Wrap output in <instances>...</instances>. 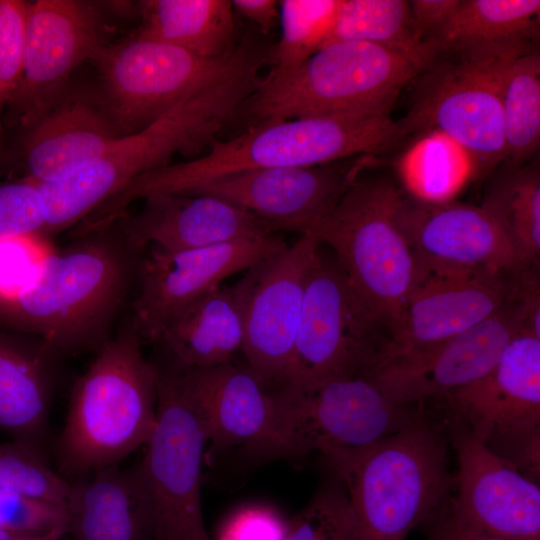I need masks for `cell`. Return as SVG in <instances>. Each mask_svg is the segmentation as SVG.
Wrapping results in <instances>:
<instances>
[{
	"instance_id": "1f68e13d",
	"label": "cell",
	"mask_w": 540,
	"mask_h": 540,
	"mask_svg": "<svg viewBox=\"0 0 540 540\" xmlns=\"http://www.w3.org/2000/svg\"><path fill=\"white\" fill-rule=\"evenodd\" d=\"M337 41L399 47L427 44L415 30L407 0H340L325 45Z\"/></svg>"
},
{
	"instance_id": "ffe728a7",
	"label": "cell",
	"mask_w": 540,
	"mask_h": 540,
	"mask_svg": "<svg viewBox=\"0 0 540 540\" xmlns=\"http://www.w3.org/2000/svg\"><path fill=\"white\" fill-rule=\"evenodd\" d=\"M320 242L310 232L257 264L242 352L268 387L282 378L294 346L307 275Z\"/></svg>"
},
{
	"instance_id": "44dd1931",
	"label": "cell",
	"mask_w": 540,
	"mask_h": 540,
	"mask_svg": "<svg viewBox=\"0 0 540 540\" xmlns=\"http://www.w3.org/2000/svg\"><path fill=\"white\" fill-rule=\"evenodd\" d=\"M458 460L453 505L470 522L503 540H540V488L451 418Z\"/></svg>"
},
{
	"instance_id": "7bdbcfd3",
	"label": "cell",
	"mask_w": 540,
	"mask_h": 540,
	"mask_svg": "<svg viewBox=\"0 0 540 540\" xmlns=\"http://www.w3.org/2000/svg\"><path fill=\"white\" fill-rule=\"evenodd\" d=\"M461 0L409 1L415 30L419 38L429 43L448 23Z\"/></svg>"
},
{
	"instance_id": "d4e9b609",
	"label": "cell",
	"mask_w": 540,
	"mask_h": 540,
	"mask_svg": "<svg viewBox=\"0 0 540 540\" xmlns=\"http://www.w3.org/2000/svg\"><path fill=\"white\" fill-rule=\"evenodd\" d=\"M119 136L98 100L66 95L26 130L24 178L36 184L62 179L100 156Z\"/></svg>"
},
{
	"instance_id": "8992f818",
	"label": "cell",
	"mask_w": 540,
	"mask_h": 540,
	"mask_svg": "<svg viewBox=\"0 0 540 540\" xmlns=\"http://www.w3.org/2000/svg\"><path fill=\"white\" fill-rule=\"evenodd\" d=\"M435 56L429 44L332 42L291 73L263 77L242 108L256 123L314 116H390L402 89Z\"/></svg>"
},
{
	"instance_id": "e575fe53",
	"label": "cell",
	"mask_w": 540,
	"mask_h": 540,
	"mask_svg": "<svg viewBox=\"0 0 540 540\" xmlns=\"http://www.w3.org/2000/svg\"><path fill=\"white\" fill-rule=\"evenodd\" d=\"M284 540H358L355 517L338 479L318 490L288 524Z\"/></svg>"
},
{
	"instance_id": "4316f807",
	"label": "cell",
	"mask_w": 540,
	"mask_h": 540,
	"mask_svg": "<svg viewBox=\"0 0 540 540\" xmlns=\"http://www.w3.org/2000/svg\"><path fill=\"white\" fill-rule=\"evenodd\" d=\"M539 19V0H461L429 45L474 60L515 57L538 48Z\"/></svg>"
},
{
	"instance_id": "9c48e42d",
	"label": "cell",
	"mask_w": 540,
	"mask_h": 540,
	"mask_svg": "<svg viewBox=\"0 0 540 540\" xmlns=\"http://www.w3.org/2000/svg\"><path fill=\"white\" fill-rule=\"evenodd\" d=\"M325 247L320 243L308 272L294 346L276 385L307 386L365 375L388 337V326Z\"/></svg>"
},
{
	"instance_id": "f546056e",
	"label": "cell",
	"mask_w": 540,
	"mask_h": 540,
	"mask_svg": "<svg viewBox=\"0 0 540 540\" xmlns=\"http://www.w3.org/2000/svg\"><path fill=\"white\" fill-rule=\"evenodd\" d=\"M492 173L481 207L494 219L519 254L539 264L540 172L538 163L504 160Z\"/></svg>"
},
{
	"instance_id": "52a82bcc",
	"label": "cell",
	"mask_w": 540,
	"mask_h": 540,
	"mask_svg": "<svg viewBox=\"0 0 540 540\" xmlns=\"http://www.w3.org/2000/svg\"><path fill=\"white\" fill-rule=\"evenodd\" d=\"M270 397L266 427L246 446L254 459H295L312 452L325 456L360 449L422 414L420 404L394 401L366 375L307 386L279 384L270 390Z\"/></svg>"
},
{
	"instance_id": "d6a6232c",
	"label": "cell",
	"mask_w": 540,
	"mask_h": 540,
	"mask_svg": "<svg viewBox=\"0 0 540 540\" xmlns=\"http://www.w3.org/2000/svg\"><path fill=\"white\" fill-rule=\"evenodd\" d=\"M278 2L281 36L271 53L268 79L291 73L326 44L340 0Z\"/></svg>"
},
{
	"instance_id": "5bb4252c",
	"label": "cell",
	"mask_w": 540,
	"mask_h": 540,
	"mask_svg": "<svg viewBox=\"0 0 540 540\" xmlns=\"http://www.w3.org/2000/svg\"><path fill=\"white\" fill-rule=\"evenodd\" d=\"M417 264L400 315L365 375L426 353L483 321L508 299L512 272Z\"/></svg>"
},
{
	"instance_id": "f35d334b",
	"label": "cell",
	"mask_w": 540,
	"mask_h": 540,
	"mask_svg": "<svg viewBox=\"0 0 540 540\" xmlns=\"http://www.w3.org/2000/svg\"><path fill=\"white\" fill-rule=\"evenodd\" d=\"M39 237L0 240V298L17 292L34 275L46 252Z\"/></svg>"
},
{
	"instance_id": "7a4b0ae2",
	"label": "cell",
	"mask_w": 540,
	"mask_h": 540,
	"mask_svg": "<svg viewBox=\"0 0 540 540\" xmlns=\"http://www.w3.org/2000/svg\"><path fill=\"white\" fill-rule=\"evenodd\" d=\"M196 159L145 172L107 199L111 220L133 202L158 194H190L222 177L255 169L317 166L390 151L407 133L391 116H314L267 120Z\"/></svg>"
},
{
	"instance_id": "836d02e7",
	"label": "cell",
	"mask_w": 540,
	"mask_h": 540,
	"mask_svg": "<svg viewBox=\"0 0 540 540\" xmlns=\"http://www.w3.org/2000/svg\"><path fill=\"white\" fill-rule=\"evenodd\" d=\"M0 489L65 505L70 482L52 470L42 447L15 440L0 445Z\"/></svg>"
},
{
	"instance_id": "484cf974",
	"label": "cell",
	"mask_w": 540,
	"mask_h": 540,
	"mask_svg": "<svg viewBox=\"0 0 540 540\" xmlns=\"http://www.w3.org/2000/svg\"><path fill=\"white\" fill-rule=\"evenodd\" d=\"M257 264L230 287H218L195 301L162 332L160 343L179 369L213 367L232 362L242 351L247 304Z\"/></svg>"
},
{
	"instance_id": "4fadbf2b",
	"label": "cell",
	"mask_w": 540,
	"mask_h": 540,
	"mask_svg": "<svg viewBox=\"0 0 540 540\" xmlns=\"http://www.w3.org/2000/svg\"><path fill=\"white\" fill-rule=\"evenodd\" d=\"M155 366L157 420L141 460L154 540H211L201 507V468L207 437L175 368Z\"/></svg>"
},
{
	"instance_id": "f1b7e54d",
	"label": "cell",
	"mask_w": 540,
	"mask_h": 540,
	"mask_svg": "<svg viewBox=\"0 0 540 540\" xmlns=\"http://www.w3.org/2000/svg\"><path fill=\"white\" fill-rule=\"evenodd\" d=\"M138 35L165 42L205 59H224L235 46L229 0H146L139 3Z\"/></svg>"
},
{
	"instance_id": "ab89813d",
	"label": "cell",
	"mask_w": 540,
	"mask_h": 540,
	"mask_svg": "<svg viewBox=\"0 0 540 540\" xmlns=\"http://www.w3.org/2000/svg\"><path fill=\"white\" fill-rule=\"evenodd\" d=\"M288 524L265 507L245 508L227 520L219 540H284Z\"/></svg>"
},
{
	"instance_id": "d6986e66",
	"label": "cell",
	"mask_w": 540,
	"mask_h": 540,
	"mask_svg": "<svg viewBox=\"0 0 540 540\" xmlns=\"http://www.w3.org/2000/svg\"><path fill=\"white\" fill-rule=\"evenodd\" d=\"M522 332L528 333L523 314L509 295L498 311L471 328L418 357L366 376L401 404L441 399L484 376Z\"/></svg>"
},
{
	"instance_id": "7dc6e473",
	"label": "cell",
	"mask_w": 540,
	"mask_h": 540,
	"mask_svg": "<svg viewBox=\"0 0 540 540\" xmlns=\"http://www.w3.org/2000/svg\"><path fill=\"white\" fill-rule=\"evenodd\" d=\"M58 540H61V539H58Z\"/></svg>"
},
{
	"instance_id": "83f0119b",
	"label": "cell",
	"mask_w": 540,
	"mask_h": 540,
	"mask_svg": "<svg viewBox=\"0 0 540 540\" xmlns=\"http://www.w3.org/2000/svg\"><path fill=\"white\" fill-rule=\"evenodd\" d=\"M58 354L41 340L0 333V428L16 441L42 447Z\"/></svg>"
},
{
	"instance_id": "f6af8a7d",
	"label": "cell",
	"mask_w": 540,
	"mask_h": 540,
	"mask_svg": "<svg viewBox=\"0 0 540 540\" xmlns=\"http://www.w3.org/2000/svg\"><path fill=\"white\" fill-rule=\"evenodd\" d=\"M65 534L56 532L45 536H29L8 532L0 528V540H58Z\"/></svg>"
},
{
	"instance_id": "9a60e30c",
	"label": "cell",
	"mask_w": 540,
	"mask_h": 540,
	"mask_svg": "<svg viewBox=\"0 0 540 540\" xmlns=\"http://www.w3.org/2000/svg\"><path fill=\"white\" fill-rule=\"evenodd\" d=\"M97 4L83 0L29 2L24 67L7 105L9 118L28 130L66 95L71 73L106 45Z\"/></svg>"
},
{
	"instance_id": "277c9868",
	"label": "cell",
	"mask_w": 540,
	"mask_h": 540,
	"mask_svg": "<svg viewBox=\"0 0 540 540\" xmlns=\"http://www.w3.org/2000/svg\"><path fill=\"white\" fill-rule=\"evenodd\" d=\"M129 325L75 380L55 452L58 473L77 478L117 465L149 442L157 420V370Z\"/></svg>"
},
{
	"instance_id": "6da1fadb",
	"label": "cell",
	"mask_w": 540,
	"mask_h": 540,
	"mask_svg": "<svg viewBox=\"0 0 540 540\" xmlns=\"http://www.w3.org/2000/svg\"><path fill=\"white\" fill-rule=\"evenodd\" d=\"M266 60L263 50L245 40L227 72L189 92L154 122L118 137L68 176L35 183L45 207L43 237L77 226L129 181L168 165L173 154L211 145L259 87Z\"/></svg>"
},
{
	"instance_id": "603a6c76",
	"label": "cell",
	"mask_w": 540,
	"mask_h": 540,
	"mask_svg": "<svg viewBox=\"0 0 540 540\" xmlns=\"http://www.w3.org/2000/svg\"><path fill=\"white\" fill-rule=\"evenodd\" d=\"M174 368L212 447H246L263 433L270 413V387L247 365L229 362L206 368Z\"/></svg>"
},
{
	"instance_id": "74e56055",
	"label": "cell",
	"mask_w": 540,
	"mask_h": 540,
	"mask_svg": "<svg viewBox=\"0 0 540 540\" xmlns=\"http://www.w3.org/2000/svg\"><path fill=\"white\" fill-rule=\"evenodd\" d=\"M45 207L38 186L25 178L0 184V240L43 238Z\"/></svg>"
},
{
	"instance_id": "ac0fdd59",
	"label": "cell",
	"mask_w": 540,
	"mask_h": 540,
	"mask_svg": "<svg viewBox=\"0 0 540 540\" xmlns=\"http://www.w3.org/2000/svg\"><path fill=\"white\" fill-rule=\"evenodd\" d=\"M398 220L417 261L429 266L511 273L534 264L480 205L426 200L403 189Z\"/></svg>"
},
{
	"instance_id": "7c38bea8",
	"label": "cell",
	"mask_w": 540,
	"mask_h": 540,
	"mask_svg": "<svg viewBox=\"0 0 540 540\" xmlns=\"http://www.w3.org/2000/svg\"><path fill=\"white\" fill-rule=\"evenodd\" d=\"M441 399L451 418L535 480L540 443L539 336L518 334L490 371Z\"/></svg>"
},
{
	"instance_id": "bcb514c9",
	"label": "cell",
	"mask_w": 540,
	"mask_h": 540,
	"mask_svg": "<svg viewBox=\"0 0 540 540\" xmlns=\"http://www.w3.org/2000/svg\"><path fill=\"white\" fill-rule=\"evenodd\" d=\"M5 159V148H4V142H3V130H2V121L0 120V164Z\"/></svg>"
},
{
	"instance_id": "30bf717a",
	"label": "cell",
	"mask_w": 540,
	"mask_h": 540,
	"mask_svg": "<svg viewBox=\"0 0 540 540\" xmlns=\"http://www.w3.org/2000/svg\"><path fill=\"white\" fill-rule=\"evenodd\" d=\"M505 59L436 54L415 78L411 108L400 120L407 134L441 132L470 156L476 177L491 174L506 159L499 93Z\"/></svg>"
},
{
	"instance_id": "8d00e7d4",
	"label": "cell",
	"mask_w": 540,
	"mask_h": 540,
	"mask_svg": "<svg viewBox=\"0 0 540 540\" xmlns=\"http://www.w3.org/2000/svg\"><path fill=\"white\" fill-rule=\"evenodd\" d=\"M28 4L0 0V120L22 79Z\"/></svg>"
},
{
	"instance_id": "5b68a950",
	"label": "cell",
	"mask_w": 540,
	"mask_h": 540,
	"mask_svg": "<svg viewBox=\"0 0 540 540\" xmlns=\"http://www.w3.org/2000/svg\"><path fill=\"white\" fill-rule=\"evenodd\" d=\"M322 457L346 490L358 540H405L447 503L446 441L423 414L366 447Z\"/></svg>"
},
{
	"instance_id": "e0dca14e",
	"label": "cell",
	"mask_w": 540,
	"mask_h": 540,
	"mask_svg": "<svg viewBox=\"0 0 540 540\" xmlns=\"http://www.w3.org/2000/svg\"><path fill=\"white\" fill-rule=\"evenodd\" d=\"M363 164L364 157H356L317 166L248 170L207 183L187 195L223 199L248 211L274 232L302 235L335 207Z\"/></svg>"
},
{
	"instance_id": "4dcf8cb0",
	"label": "cell",
	"mask_w": 540,
	"mask_h": 540,
	"mask_svg": "<svg viewBox=\"0 0 540 540\" xmlns=\"http://www.w3.org/2000/svg\"><path fill=\"white\" fill-rule=\"evenodd\" d=\"M506 159L523 165L540 143V53L533 49L502 61L499 69Z\"/></svg>"
},
{
	"instance_id": "ba28073f",
	"label": "cell",
	"mask_w": 540,
	"mask_h": 540,
	"mask_svg": "<svg viewBox=\"0 0 540 540\" xmlns=\"http://www.w3.org/2000/svg\"><path fill=\"white\" fill-rule=\"evenodd\" d=\"M402 192L389 176L359 172L335 207L310 231L333 253L352 287L389 330L418 267L398 220Z\"/></svg>"
},
{
	"instance_id": "b9f144b4",
	"label": "cell",
	"mask_w": 540,
	"mask_h": 540,
	"mask_svg": "<svg viewBox=\"0 0 540 540\" xmlns=\"http://www.w3.org/2000/svg\"><path fill=\"white\" fill-rule=\"evenodd\" d=\"M429 540H503L470 522L452 501L429 519Z\"/></svg>"
},
{
	"instance_id": "8fae6325",
	"label": "cell",
	"mask_w": 540,
	"mask_h": 540,
	"mask_svg": "<svg viewBox=\"0 0 540 540\" xmlns=\"http://www.w3.org/2000/svg\"><path fill=\"white\" fill-rule=\"evenodd\" d=\"M242 43L224 59H205L138 34L104 45L92 58L100 77L98 100L119 137L145 128L189 92L227 72Z\"/></svg>"
},
{
	"instance_id": "3957f363",
	"label": "cell",
	"mask_w": 540,
	"mask_h": 540,
	"mask_svg": "<svg viewBox=\"0 0 540 540\" xmlns=\"http://www.w3.org/2000/svg\"><path fill=\"white\" fill-rule=\"evenodd\" d=\"M135 253L115 225L76 237L46 253L27 283L0 298V323L58 355L98 351L127 299Z\"/></svg>"
},
{
	"instance_id": "ee69618b",
	"label": "cell",
	"mask_w": 540,
	"mask_h": 540,
	"mask_svg": "<svg viewBox=\"0 0 540 540\" xmlns=\"http://www.w3.org/2000/svg\"><path fill=\"white\" fill-rule=\"evenodd\" d=\"M234 12L254 23L262 33H269L279 20V2L274 0H234Z\"/></svg>"
},
{
	"instance_id": "7402d4cb",
	"label": "cell",
	"mask_w": 540,
	"mask_h": 540,
	"mask_svg": "<svg viewBox=\"0 0 540 540\" xmlns=\"http://www.w3.org/2000/svg\"><path fill=\"white\" fill-rule=\"evenodd\" d=\"M113 225L134 252L180 251L275 233L248 211L210 195L152 194Z\"/></svg>"
},
{
	"instance_id": "cb8c5ba5",
	"label": "cell",
	"mask_w": 540,
	"mask_h": 540,
	"mask_svg": "<svg viewBox=\"0 0 540 540\" xmlns=\"http://www.w3.org/2000/svg\"><path fill=\"white\" fill-rule=\"evenodd\" d=\"M67 526L74 540H154L142 467H106L70 482Z\"/></svg>"
},
{
	"instance_id": "2e32d148",
	"label": "cell",
	"mask_w": 540,
	"mask_h": 540,
	"mask_svg": "<svg viewBox=\"0 0 540 540\" xmlns=\"http://www.w3.org/2000/svg\"><path fill=\"white\" fill-rule=\"evenodd\" d=\"M287 246L271 233L215 246L164 251L149 248L138 267L131 327L143 341L157 343L181 312L219 287L228 276L271 257Z\"/></svg>"
},
{
	"instance_id": "60d3db41",
	"label": "cell",
	"mask_w": 540,
	"mask_h": 540,
	"mask_svg": "<svg viewBox=\"0 0 540 540\" xmlns=\"http://www.w3.org/2000/svg\"><path fill=\"white\" fill-rule=\"evenodd\" d=\"M510 295L522 311L526 331L540 337L539 264L526 265L510 274Z\"/></svg>"
},
{
	"instance_id": "d590c367",
	"label": "cell",
	"mask_w": 540,
	"mask_h": 540,
	"mask_svg": "<svg viewBox=\"0 0 540 540\" xmlns=\"http://www.w3.org/2000/svg\"><path fill=\"white\" fill-rule=\"evenodd\" d=\"M0 528L29 536L56 532L67 534L66 506L0 489Z\"/></svg>"
}]
</instances>
